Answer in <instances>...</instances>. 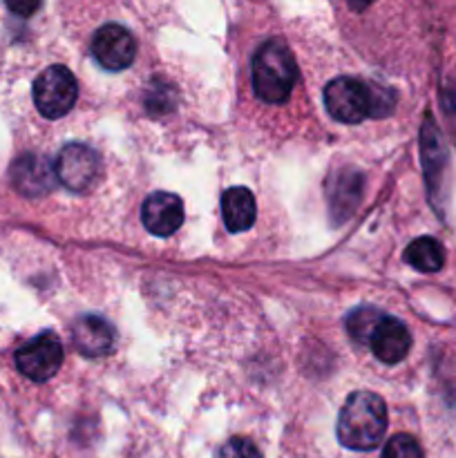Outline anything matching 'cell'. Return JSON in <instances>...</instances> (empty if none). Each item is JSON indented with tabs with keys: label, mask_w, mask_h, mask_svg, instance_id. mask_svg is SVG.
<instances>
[{
	"label": "cell",
	"mask_w": 456,
	"mask_h": 458,
	"mask_svg": "<svg viewBox=\"0 0 456 458\" xmlns=\"http://www.w3.org/2000/svg\"><path fill=\"white\" fill-rule=\"evenodd\" d=\"M325 106L335 121L360 123L367 116H374V85L360 79L340 76L325 88Z\"/></svg>",
	"instance_id": "3"
},
{
	"label": "cell",
	"mask_w": 456,
	"mask_h": 458,
	"mask_svg": "<svg viewBox=\"0 0 456 458\" xmlns=\"http://www.w3.org/2000/svg\"><path fill=\"white\" fill-rule=\"evenodd\" d=\"M362 186H365V179L360 173H335L329 182V208L334 213L335 222H344L349 215L353 213V208L358 206L362 197Z\"/></svg>",
	"instance_id": "12"
},
{
	"label": "cell",
	"mask_w": 456,
	"mask_h": 458,
	"mask_svg": "<svg viewBox=\"0 0 456 458\" xmlns=\"http://www.w3.org/2000/svg\"><path fill=\"white\" fill-rule=\"evenodd\" d=\"M298 81L293 52L280 38H271L253 56V89L264 103H284Z\"/></svg>",
	"instance_id": "2"
},
{
	"label": "cell",
	"mask_w": 456,
	"mask_h": 458,
	"mask_svg": "<svg viewBox=\"0 0 456 458\" xmlns=\"http://www.w3.org/2000/svg\"><path fill=\"white\" fill-rule=\"evenodd\" d=\"M380 458H423V450H420L418 441L414 437H410V434H396V437L389 438Z\"/></svg>",
	"instance_id": "16"
},
{
	"label": "cell",
	"mask_w": 456,
	"mask_h": 458,
	"mask_svg": "<svg viewBox=\"0 0 456 458\" xmlns=\"http://www.w3.org/2000/svg\"><path fill=\"white\" fill-rule=\"evenodd\" d=\"M63 344L56 334L45 331L36 335L27 344H22L16 352V367L22 376H27L34 383H45L54 378L63 365Z\"/></svg>",
	"instance_id": "6"
},
{
	"label": "cell",
	"mask_w": 456,
	"mask_h": 458,
	"mask_svg": "<svg viewBox=\"0 0 456 458\" xmlns=\"http://www.w3.org/2000/svg\"><path fill=\"white\" fill-rule=\"evenodd\" d=\"M79 83L65 65H52L34 81V103L45 119H61L74 107Z\"/></svg>",
	"instance_id": "4"
},
{
	"label": "cell",
	"mask_w": 456,
	"mask_h": 458,
	"mask_svg": "<svg viewBox=\"0 0 456 458\" xmlns=\"http://www.w3.org/2000/svg\"><path fill=\"white\" fill-rule=\"evenodd\" d=\"M143 226L156 237H170L182 228L183 204L173 192H152L141 208Z\"/></svg>",
	"instance_id": "9"
},
{
	"label": "cell",
	"mask_w": 456,
	"mask_h": 458,
	"mask_svg": "<svg viewBox=\"0 0 456 458\" xmlns=\"http://www.w3.org/2000/svg\"><path fill=\"white\" fill-rule=\"evenodd\" d=\"M405 259L407 264H411V267L416 268V271L436 273L441 271L443 264H445V249H443L438 240L425 235L407 246Z\"/></svg>",
	"instance_id": "14"
},
{
	"label": "cell",
	"mask_w": 456,
	"mask_h": 458,
	"mask_svg": "<svg viewBox=\"0 0 456 458\" xmlns=\"http://www.w3.org/2000/svg\"><path fill=\"white\" fill-rule=\"evenodd\" d=\"M4 4H7V9L13 13V16L30 18L38 12L43 0H4Z\"/></svg>",
	"instance_id": "18"
},
{
	"label": "cell",
	"mask_w": 456,
	"mask_h": 458,
	"mask_svg": "<svg viewBox=\"0 0 456 458\" xmlns=\"http://www.w3.org/2000/svg\"><path fill=\"white\" fill-rule=\"evenodd\" d=\"M56 177L67 191L88 192L101 179V157L85 143H67L56 159Z\"/></svg>",
	"instance_id": "5"
},
{
	"label": "cell",
	"mask_w": 456,
	"mask_h": 458,
	"mask_svg": "<svg viewBox=\"0 0 456 458\" xmlns=\"http://www.w3.org/2000/svg\"><path fill=\"white\" fill-rule=\"evenodd\" d=\"M387 432V407L378 394L356 392L347 398L338 416V441L356 452L380 445Z\"/></svg>",
	"instance_id": "1"
},
{
	"label": "cell",
	"mask_w": 456,
	"mask_h": 458,
	"mask_svg": "<svg viewBox=\"0 0 456 458\" xmlns=\"http://www.w3.org/2000/svg\"><path fill=\"white\" fill-rule=\"evenodd\" d=\"M215 458H262V452H259L258 445H255L253 441H249V438L235 437L219 447Z\"/></svg>",
	"instance_id": "17"
},
{
	"label": "cell",
	"mask_w": 456,
	"mask_h": 458,
	"mask_svg": "<svg viewBox=\"0 0 456 458\" xmlns=\"http://www.w3.org/2000/svg\"><path fill=\"white\" fill-rule=\"evenodd\" d=\"M347 3H349V7L356 9V12H362V9L369 7V4L374 3V0H347Z\"/></svg>",
	"instance_id": "19"
},
{
	"label": "cell",
	"mask_w": 456,
	"mask_h": 458,
	"mask_svg": "<svg viewBox=\"0 0 456 458\" xmlns=\"http://www.w3.org/2000/svg\"><path fill=\"white\" fill-rule=\"evenodd\" d=\"M92 54L101 67L110 72H121L132 65L134 56H137V40L125 27L110 22L94 34Z\"/></svg>",
	"instance_id": "7"
},
{
	"label": "cell",
	"mask_w": 456,
	"mask_h": 458,
	"mask_svg": "<svg viewBox=\"0 0 456 458\" xmlns=\"http://www.w3.org/2000/svg\"><path fill=\"white\" fill-rule=\"evenodd\" d=\"M72 340L83 356L97 358L112 352L116 343V331L106 318L83 316L72 327Z\"/></svg>",
	"instance_id": "11"
},
{
	"label": "cell",
	"mask_w": 456,
	"mask_h": 458,
	"mask_svg": "<svg viewBox=\"0 0 456 458\" xmlns=\"http://www.w3.org/2000/svg\"><path fill=\"white\" fill-rule=\"evenodd\" d=\"M12 174V186L21 192L22 197H43L54 191L56 186V168L49 164L45 157L25 152L18 157L9 168Z\"/></svg>",
	"instance_id": "8"
},
{
	"label": "cell",
	"mask_w": 456,
	"mask_h": 458,
	"mask_svg": "<svg viewBox=\"0 0 456 458\" xmlns=\"http://www.w3.org/2000/svg\"><path fill=\"white\" fill-rule=\"evenodd\" d=\"M380 318H383V313L374 307L356 309V311L349 313V318H347L349 335H351L353 340H358V343L369 344L371 334H374V329L378 327Z\"/></svg>",
	"instance_id": "15"
},
{
	"label": "cell",
	"mask_w": 456,
	"mask_h": 458,
	"mask_svg": "<svg viewBox=\"0 0 456 458\" xmlns=\"http://www.w3.org/2000/svg\"><path fill=\"white\" fill-rule=\"evenodd\" d=\"M222 215L224 226L231 233L249 231L258 217V206L255 197L249 188H228L222 195Z\"/></svg>",
	"instance_id": "13"
},
{
	"label": "cell",
	"mask_w": 456,
	"mask_h": 458,
	"mask_svg": "<svg viewBox=\"0 0 456 458\" xmlns=\"http://www.w3.org/2000/svg\"><path fill=\"white\" fill-rule=\"evenodd\" d=\"M369 347L380 362H384V365H396V362L405 360L407 353H410L411 335L398 318L383 316L378 327L374 329V334H371Z\"/></svg>",
	"instance_id": "10"
}]
</instances>
